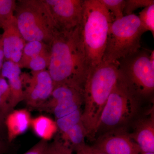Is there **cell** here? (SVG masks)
<instances>
[{"label":"cell","instance_id":"e0dca14e","mask_svg":"<svg viewBox=\"0 0 154 154\" xmlns=\"http://www.w3.org/2000/svg\"><path fill=\"white\" fill-rule=\"evenodd\" d=\"M30 127L36 135L48 142L53 137L58 131L54 120L45 115L32 118Z\"/></svg>","mask_w":154,"mask_h":154},{"label":"cell","instance_id":"f1b7e54d","mask_svg":"<svg viewBox=\"0 0 154 154\" xmlns=\"http://www.w3.org/2000/svg\"><path fill=\"white\" fill-rule=\"evenodd\" d=\"M5 62V55L3 50L2 35L0 34V72Z\"/></svg>","mask_w":154,"mask_h":154},{"label":"cell","instance_id":"7402d4cb","mask_svg":"<svg viewBox=\"0 0 154 154\" xmlns=\"http://www.w3.org/2000/svg\"><path fill=\"white\" fill-rule=\"evenodd\" d=\"M146 31H150L154 36V4L146 7L138 16Z\"/></svg>","mask_w":154,"mask_h":154},{"label":"cell","instance_id":"277c9868","mask_svg":"<svg viewBox=\"0 0 154 154\" xmlns=\"http://www.w3.org/2000/svg\"><path fill=\"white\" fill-rule=\"evenodd\" d=\"M14 16L26 42L37 41L50 44L57 29L43 0L16 1Z\"/></svg>","mask_w":154,"mask_h":154},{"label":"cell","instance_id":"ac0fdd59","mask_svg":"<svg viewBox=\"0 0 154 154\" xmlns=\"http://www.w3.org/2000/svg\"><path fill=\"white\" fill-rule=\"evenodd\" d=\"M49 51V46L48 45L37 41L26 42L22 51V57L18 63L20 65L30 59Z\"/></svg>","mask_w":154,"mask_h":154},{"label":"cell","instance_id":"484cf974","mask_svg":"<svg viewBox=\"0 0 154 154\" xmlns=\"http://www.w3.org/2000/svg\"><path fill=\"white\" fill-rule=\"evenodd\" d=\"M48 143L41 140L23 154H46Z\"/></svg>","mask_w":154,"mask_h":154},{"label":"cell","instance_id":"52a82bcc","mask_svg":"<svg viewBox=\"0 0 154 154\" xmlns=\"http://www.w3.org/2000/svg\"><path fill=\"white\" fill-rule=\"evenodd\" d=\"M83 105V88L66 84L55 87L39 110L53 114L58 131L62 134L82 122Z\"/></svg>","mask_w":154,"mask_h":154},{"label":"cell","instance_id":"ffe728a7","mask_svg":"<svg viewBox=\"0 0 154 154\" xmlns=\"http://www.w3.org/2000/svg\"><path fill=\"white\" fill-rule=\"evenodd\" d=\"M49 60V51L30 59L19 65L21 69H28L31 71L38 72L47 70Z\"/></svg>","mask_w":154,"mask_h":154},{"label":"cell","instance_id":"3957f363","mask_svg":"<svg viewBox=\"0 0 154 154\" xmlns=\"http://www.w3.org/2000/svg\"><path fill=\"white\" fill-rule=\"evenodd\" d=\"M114 21L99 0H84L79 33L88 73L102 62L109 28Z\"/></svg>","mask_w":154,"mask_h":154},{"label":"cell","instance_id":"4316f807","mask_svg":"<svg viewBox=\"0 0 154 154\" xmlns=\"http://www.w3.org/2000/svg\"><path fill=\"white\" fill-rule=\"evenodd\" d=\"M5 119V116L0 113V138L8 142Z\"/></svg>","mask_w":154,"mask_h":154},{"label":"cell","instance_id":"d6986e66","mask_svg":"<svg viewBox=\"0 0 154 154\" xmlns=\"http://www.w3.org/2000/svg\"><path fill=\"white\" fill-rule=\"evenodd\" d=\"M11 106V93L8 82L0 76V113L5 118L13 111Z\"/></svg>","mask_w":154,"mask_h":154},{"label":"cell","instance_id":"5bb4252c","mask_svg":"<svg viewBox=\"0 0 154 154\" xmlns=\"http://www.w3.org/2000/svg\"><path fill=\"white\" fill-rule=\"evenodd\" d=\"M21 69L18 64L5 61L0 76L8 82L11 93V106L13 110L19 103L24 101V92Z\"/></svg>","mask_w":154,"mask_h":154},{"label":"cell","instance_id":"9c48e42d","mask_svg":"<svg viewBox=\"0 0 154 154\" xmlns=\"http://www.w3.org/2000/svg\"><path fill=\"white\" fill-rule=\"evenodd\" d=\"M24 99L27 106L39 110L50 98L54 89L51 76L47 70L22 73Z\"/></svg>","mask_w":154,"mask_h":154},{"label":"cell","instance_id":"2e32d148","mask_svg":"<svg viewBox=\"0 0 154 154\" xmlns=\"http://www.w3.org/2000/svg\"><path fill=\"white\" fill-rule=\"evenodd\" d=\"M60 134V139L75 153L81 151L87 145L85 142L87 133L82 122Z\"/></svg>","mask_w":154,"mask_h":154},{"label":"cell","instance_id":"7c38bea8","mask_svg":"<svg viewBox=\"0 0 154 154\" xmlns=\"http://www.w3.org/2000/svg\"><path fill=\"white\" fill-rule=\"evenodd\" d=\"M2 29L5 61L18 64L27 42L19 31L14 16L6 22Z\"/></svg>","mask_w":154,"mask_h":154},{"label":"cell","instance_id":"7a4b0ae2","mask_svg":"<svg viewBox=\"0 0 154 154\" xmlns=\"http://www.w3.org/2000/svg\"><path fill=\"white\" fill-rule=\"evenodd\" d=\"M117 63L102 62L89 72L84 86L82 122L87 138L94 140L96 127L118 79Z\"/></svg>","mask_w":154,"mask_h":154},{"label":"cell","instance_id":"4dcf8cb0","mask_svg":"<svg viewBox=\"0 0 154 154\" xmlns=\"http://www.w3.org/2000/svg\"><path fill=\"white\" fill-rule=\"evenodd\" d=\"M140 154H154V153H140Z\"/></svg>","mask_w":154,"mask_h":154},{"label":"cell","instance_id":"4fadbf2b","mask_svg":"<svg viewBox=\"0 0 154 154\" xmlns=\"http://www.w3.org/2000/svg\"><path fill=\"white\" fill-rule=\"evenodd\" d=\"M149 112L145 117L136 122L133 131L130 133L142 153H154V107Z\"/></svg>","mask_w":154,"mask_h":154},{"label":"cell","instance_id":"8992f818","mask_svg":"<svg viewBox=\"0 0 154 154\" xmlns=\"http://www.w3.org/2000/svg\"><path fill=\"white\" fill-rule=\"evenodd\" d=\"M150 54L148 51L140 49L118 62L119 81L141 101L154 94V64Z\"/></svg>","mask_w":154,"mask_h":154},{"label":"cell","instance_id":"ba28073f","mask_svg":"<svg viewBox=\"0 0 154 154\" xmlns=\"http://www.w3.org/2000/svg\"><path fill=\"white\" fill-rule=\"evenodd\" d=\"M141 101L118 79L102 110L94 140L107 131L126 127L137 115Z\"/></svg>","mask_w":154,"mask_h":154},{"label":"cell","instance_id":"6da1fadb","mask_svg":"<svg viewBox=\"0 0 154 154\" xmlns=\"http://www.w3.org/2000/svg\"><path fill=\"white\" fill-rule=\"evenodd\" d=\"M49 46L47 70L54 88L66 84L84 89L88 72L79 26L68 31L57 30Z\"/></svg>","mask_w":154,"mask_h":154},{"label":"cell","instance_id":"603a6c76","mask_svg":"<svg viewBox=\"0 0 154 154\" xmlns=\"http://www.w3.org/2000/svg\"><path fill=\"white\" fill-rule=\"evenodd\" d=\"M113 16L114 21L124 17V0H99Z\"/></svg>","mask_w":154,"mask_h":154},{"label":"cell","instance_id":"f546056e","mask_svg":"<svg viewBox=\"0 0 154 154\" xmlns=\"http://www.w3.org/2000/svg\"><path fill=\"white\" fill-rule=\"evenodd\" d=\"M9 143L8 142L0 138V154L7 153L9 150Z\"/></svg>","mask_w":154,"mask_h":154},{"label":"cell","instance_id":"30bf717a","mask_svg":"<svg viewBox=\"0 0 154 154\" xmlns=\"http://www.w3.org/2000/svg\"><path fill=\"white\" fill-rule=\"evenodd\" d=\"M56 28L68 31L80 26L82 18L84 0H43Z\"/></svg>","mask_w":154,"mask_h":154},{"label":"cell","instance_id":"83f0119b","mask_svg":"<svg viewBox=\"0 0 154 154\" xmlns=\"http://www.w3.org/2000/svg\"><path fill=\"white\" fill-rule=\"evenodd\" d=\"M76 154H107L98 150L92 147L91 146L86 145V146L81 151Z\"/></svg>","mask_w":154,"mask_h":154},{"label":"cell","instance_id":"cb8c5ba5","mask_svg":"<svg viewBox=\"0 0 154 154\" xmlns=\"http://www.w3.org/2000/svg\"><path fill=\"white\" fill-rule=\"evenodd\" d=\"M154 4L153 0H125L123 14L124 16L131 15L137 9L145 8Z\"/></svg>","mask_w":154,"mask_h":154},{"label":"cell","instance_id":"d4e9b609","mask_svg":"<svg viewBox=\"0 0 154 154\" xmlns=\"http://www.w3.org/2000/svg\"><path fill=\"white\" fill-rule=\"evenodd\" d=\"M46 154H76L60 139H55L48 143Z\"/></svg>","mask_w":154,"mask_h":154},{"label":"cell","instance_id":"5b68a950","mask_svg":"<svg viewBox=\"0 0 154 154\" xmlns=\"http://www.w3.org/2000/svg\"><path fill=\"white\" fill-rule=\"evenodd\" d=\"M146 32L135 14L113 21L109 28L102 62L118 64L122 59L137 52L141 48L142 35Z\"/></svg>","mask_w":154,"mask_h":154},{"label":"cell","instance_id":"8fae6325","mask_svg":"<svg viewBox=\"0 0 154 154\" xmlns=\"http://www.w3.org/2000/svg\"><path fill=\"white\" fill-rule=\"evenodd\" d=\"M94 148L107 154H140L137 145L125 128L113 130L95 139Z\"/></svg>","mask_w":154,"mask_h":154},{"label":"cell","instance_id":"44dd1931","mask_svg":"<svg viewBox=\"0 0 154 154\" xmlns=\"http://www.w3.org/2000/svg\"><path fill=\"white\" fill-rule=\"evenodd\" d=\"M15 0H0V29L14 17L16 8Z\"/></svg>","mask_w":154,"mask_h":154},{"label":"cell","instance_id":"9a60e30c","mask_svg":"<svg viewBox=\"0 0 154 154\" xmlns=\"http://www.w3.org/2000/svg\"><path fill=\"white\" fill-rule=\"evenodd\" d=\"M32 117L27 109L14 110L5 119L7 141L11 143L18 136L23 134L30 127Z\"/></svg>","mask_w":154,"mask_h":154}]
</instances>
